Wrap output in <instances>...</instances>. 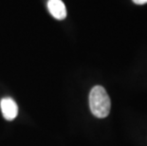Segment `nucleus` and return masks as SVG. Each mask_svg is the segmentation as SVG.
I'll use <instances>...</instances> for the list:
<instances>
[{
  "mask_svg": "<svg viewBox=\"0 0 147 146\" xmlns=\"http://www.w3.org/2000/svg\"><path fill=\"white\" fill-rule=\"evenodd\" d=\"M89 106L92 114L95 117L102 119L108 116L110 112V98L101 85L94 86L89 93Z\"/></svg>",
  "mask_w": 147,
  "mask_h": 146,
  "instance_id": "f257e3e1",
  "label": "nucleus"
},
{
  "mask_svg": "<svg viewBox=\"0 0 147 146\" xmlns=\"http://www.w3.org/2000/svg\"><path fill=\"white\" fill-rule=\"evenodd\" d=\"M0 106H1L3 116L7 120H12L16 118L18 113V107L16 102L11 98L7 97L2 99L1 102H0Z\"/></svg>",
  "mask_w": 147,
  "mask_h": 146,
  "instance_id": "f03ea898",
  "label": "nucleus"
},
{
  "mask_svg": "<svg viewBox=\"0 0 147 146\" xmlns=\"http://www.w3.org/2000/svg\"><path fill=\"white\" fill-rule=\"evenodd\" d=\"M48 9L53 17L63 20L67 16V9L62 0H49Z\"/></svg>",
  "mask_w": 147,
  "mask_h": 146,
  "instance_id": "7ed1b4c3",
  "label": "nucleus"
},
{
  "mask_svg": "<svg viewBox=\"0 0 147 146\" xmlns=\"http://www.w3.org/2000/svg\"><path fill=\"white\" fill-rule=\"evenodd\" d=\"M133 2L138 5H143V4H146L147 0H133Z\"/></svg>",
  "mask_w": 147,
  "mask_h": 146,
  "instance_id": "20e7f679",
  "label": "nucleus"
}]
</instances>
